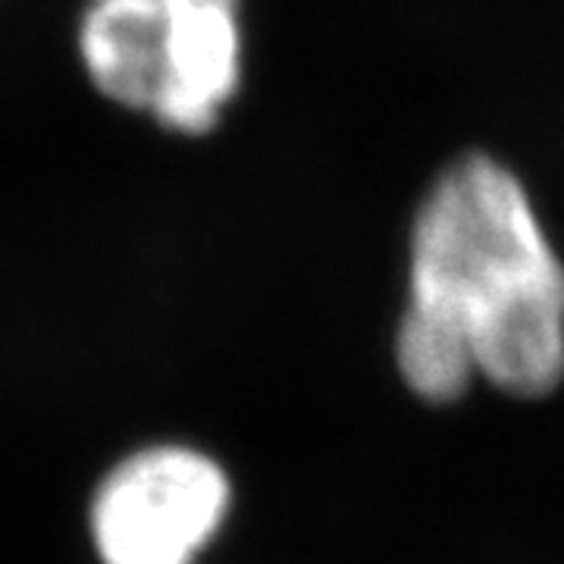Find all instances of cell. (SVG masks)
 Listing matches in <instances>:
<instances>
[{
    "instance_id": "obj_2",
    "label": "cell",
    "mask_w": 564,
    "mask_h": 564,
    "mask_svg": "<svg viewBox=\"0 0 564 564\" xmlns=\"http://www.w3.org/2000/svg\"><path fill=\"white\" fill-rule=\"evenodd\" d=\"M229 511V480L202 452L166 445L122 462L98 492L104 564H195Z\"/></svg>"
},
{
    "instance_id": "obj_3",
    "label": "cell",
    "mask_w": 564,
    "mask_h": 564,
    "mask_svg": "<svg viewBox=\"0 0 564 564\" xmlns=\"http://www.w3.org/2000/svg\"><path fill=\"white\" fill-rule=\"evenodd\" d=\"M170 20L166 79L151 117L185 135L220 122L245 73L242 0H163Z\"/></svg>"
},
{
    "instance_id": "obj_4",
    "label": "cell",
    "mask_w": 564,
    "mask_h": 564,
    "mask_svg": "<svg viewBox=\"0 0 564 564\" xmlns=\"http://www.w3.org/2000/svg\"><path fill=\"white\" fill-rule=\"evenodd\" d=\"M82 61L104 98L151 113L166 79L163 0H95L82 20Z\"/></svg>"
},
{
    "instance_id": "obj_1",
    "label": "cell",
    "mask_w": 564,
    "mask_h": 564,
    "mask_svg": "<svg viewBox=\"0 0 564 564\" xmlns=\"http://www.w3.org/2000/svg\"><path fill=\"white\" fill-rule=\"evenodd\" d=\"M395 358L423 402H458L474 377L518 399L564 380V263L527 185L484 151L430 182L411 223Z\"/></svg>"
}]
</instances>
